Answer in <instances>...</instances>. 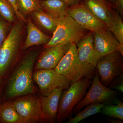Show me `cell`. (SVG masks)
<instances>
[{
    "instance_id": "obj_23",
    "label": "cell",
    "mask_w": 123,
    "mask_h": 123,
    "mask_svg": "<svg viewBox=\"0 0 123 123\" xmlns=\"http://www.w3.org/2000/svg\"><path fill=\"white\" fill-rule=\"evenodd\" d=\"M116 103L115 105L105 104L101 109V113L110 118L119 119L123 121V102L118 100Z\"/></svg>"
},
{
    "instance_id": "obj_8",
    "label": "cell",
    "mask_w": 123,
    "mask_h": 123,
    "mask_svg": "<svg viewBox=\"0 0 123 123\" xmlns=\"http://www.w3.org/2000/svg\"><path fill=\"white\" fill-rule=\"evenodd\" d=\"M33 78L38 86L42 96H48L56 89H67L72 82L54 69L34 70Z\"/></svg>"
},
{
    "instance_id": "obj_4",
    "label": "cell",
    "mask_w": 123,
    "mask_h": 123,
    "mask_svg": "<svg viewBox=\"0 0 123 123\" xmlns=\"http://www.w3.org/2000/svg\"><path fill=\"white\" fill-rule=\"evenodd\" d=\"M58 20L57 27L53 36L45 44L44 49L61 43L77 44L86 34V30L79 25L68 15Z\"/></svg>"
},
{
    "instance_id": "obj_1",
    "label": "cell",
    "mask_w": 123,
    "mask_h": 123,
    "mask_svg": "<svg viewBox=\"0 0 123 123\" xmlns=\"http://www.w3.org/2000/svg\"><path fill=\"white\" fill-rule=\"evenodd\" d=\"M39 53L36 49L26 53L5 80L2 102L35 92L33 74Z\"/></svg>"
},
{
    "instance_id": "obj_29",
    "label": "cell",
    "mask_w": 123,
    "mask_h": 123,
    "mask_svg": "<svg viewBox=\"0 0 123 123\" xmlns=\"http://www.w3.org/2000/svg\"><path fill=\"white\" fill-rule=\"evenodd\" d=\"M65 2L69 8L75 6L80 3V0H60Z\"/></svg>"
},
{
    "instance_id": "obj_18",
    "label": "cell",
    "mask_w": 123,
    "mask_h": 123,
    "mask_svg": "<svg viewBox=\"0 0 123 123\" xmlns=\"http://www.w3.org/2000/svg\"><path fill=\"white\" fill-rule=\"evenodd\" d=\"M0 123H26L11 100L2 102L0 105Z\"/></svg>"
},
{
    "instance_id": "obj_27",
    "label": "cell",
    "mask_w": 123,
    "mask_h": 123,
    "mask_svg": "<svg viewBox=\"0 0 123 123\" xmlns=\"http://www.w3.org/2000/svg\"><path fill=\"white\" fill-rule=\"evenodd\" d=\"M118 79L113 82L111 85V88L116 89L120 92H123V74L119 76Z\"/></svg>"
},
{
    "instance_id": "obj_24",
    "label": "cell",
    "mask_w": 123,
    "mask_h": 123,
    "mask_svg": "<svg viewBox=\"0 0 123 123\" xmlns=\"http://www.w3.org/2000/svg\"><path fill=\"white\" fill-rule=\"evenodd\" d=\"M0 16L9 23L16 21L15 11L7 0H0Z\"/></svg>"
},
{
    "instance_id": "obj_6",
    "label": "cell",
    "mask_w": 123,
    "mask_h": 123,
    "mask_svg": "<svg viewBox=\"0 0 123 123\" xmlns=\"http://www.w3.org/2000/svg\"><path fill=\"white\" fill-rule=\"evenodd\" d=\"M91 84L89 91L74 108L73 114H76L89 104L94 103L105 104L114 100L116 91L102 84L96 69Z\"/></svg>"
},
{
    "instance_id": "obj_33",
    "label": "cell",
    "mask_w": 123,
    "mask_h": 123,
    "mask_svg": "<svg viewBox=\"0 0 123 123\" xmlns=\"http://www.w3.org/2000/svg\"><path fill=\"white\" fill-rule=\"evenodd\" d=\"M107 1L110 2V4H114L115 2L116 1V0H107Z\"/></svg>"
},
{
    "instance_id": "obj_21",
    "label": "cell",
    "mask_w": 123,
    "mask_h": 123,
    "mask_svg": "<svg viewBox=\"0 0 123 123\" xmlns=\"http://www.w3.org/2000/svg\"><path fill=\"white\" fill-rule=\"evenodd\" d=\"M108 30L113 34L119 43L123 44V23L118 13L112 12L111 22Z\"/></svg>"
},
{
    "instance_id": "obj_28",
    "label": "cell",
    "mask_w": 123,
    "mask_h": 123,
    "mask_svg": "<svg viewBox=\"0 0 123 123\" xmlns=\"http://www.w3.org/2000/svg\"><path fill=\"white\" fill-rule=\"evenodd\" d=\"M115 6L118 11L121 17L123 15V0H116L114 4Z\"/></svg>"
},
{
    "instance_id": "obj_32",
    "label": "cell",
    "mask_w": 123,
    "mask_h": 123,
    "mask_svg": "<svg viewBox=\"0 0 123 123\" xmlns=\"http://www.w3.org/2000/svg\"><path fill=\"white\" fill-rule=\"evenodd\" d=\"M114 119H108V120L109 121V122H111V123H123L122 120L119 119L114 118Z\"/></svg>"
},
{
    "instance_id": "obj_22",
    "label": "cell",
    "mask_w": 123,
    "mask_h": 123,
    "mask_svg": "<svg viewBox=\"0 0 123 123\" xmlns=\"http://www.w3.org/2000/svg\"><path fill=\"white\" fill-rule=\"evenodd\" d=\"M18 10L24 17L33 11L42 9L39 0H17Z\"/></svg>"
},
{
    "instance_id": "obj_25",
    "label": "cell",
    "mask_w": 123,
    "mask_h": 123,
    "mask_svg": "<svg viewBox=\"0 0 123 123\" xmlns=\"http://www.w3.org/2000/svg\"><path fill=\"white\" fill-rule=\"evenodd\" d=\"M9 24L0 16V48L6 39L9 32Z\"/></svg>"
},
{
    "instance_id": "obj_14",
    "label": "cell",
    "mask_w": 123,
    "mask_h": 123,
    "mask_svg": "<svg viewBox=\"0 0 123 123\" xmlns=\"http://www.w3.org/2000/svg\"><path fill=\"white\" fill-rule=\"evenodd\" d=\"M93 34L95 50L99 59L117 51L119 43L109 30L101 32H93Z\"/></svg>"
},
{
    "instance_id": "obj_2",
    "label": "cell",
    "mask_w": 123,
    "mask_h": 123,
    "mask_svg": "<svg viewBox=\"0 0 123 123\" xmlns=\"http://www.w3.org/2000/svg\"><path fill=\"white\" fill-rule=\"evenodd\" d=\"M23 22L19 21L10 31L0 48V80H5L17 63L23 50Z\"/></svg>"
},
{
    "instance_id": "obj_9",
    "label": "cell",
    "mask_w": 123,
    "mask_h": 123,
    "mask_svg": "<svg viewBox=\"0 0 123 123\" xmlns=\"http://www.w3.org/2000/svg\"><path fill=\"white\" fill-rule=\"evenodd\" d=\"M13 99L15 109L26 123L44 122L39 98L31 94Z\"/></svg>"
},
{
    "instance_id": "obj_19",
    "label": "cell",
    "mask_w": 123,
    "mask_h": 123,
    "mask_svg": "<svg viewBox=\"0 0 123 123\" xmlns=\"http://www.w3.org/2000/svg\"><path fill=\"white\" fill-rule=\"evenodd\" d=\"M31 15L40 26L52 33L57 27L58 20L48 14L42 9L33 11Z\"/></svg>"
},
{
    "instance_id": "obj_3",
    "label": "cell",
    "mask_w": 123,
    "mask_h": 123,
    "mask_svg": "<svg viewBox=\"0 0 123 123\" xmlns=\"http://www.w3.org/2000/svg\"><path fill=\"white\" fill-rule=\"evenodd\" d=\"M91 78L84 77L72 83L63 91L59 101L56 122L62 123L69 117L73 110L86 93L92 81Z\"/></svg>"
},
{
    "instance_id": "obj_15",
    "label": "cell",
    "mask_w": 123,
    "mask_h": 123,
    "mask_svg": "<svg viewBox=\"0 0 123 123\" xmlns=\"http://www.w3.org/2000/svg\"><path fill=\"white\" fill-rule=\"evenodd\" d=\"M84 4L96 17L106 24L108 28L113 12L110 2L106 0H85Z\"/></svg>"
},
{
    "instance_id": "obj_17",
    "label": "cell",
    "mask_w": 123,
    "mask_h": 123,
    "mask_svg": "<svg viewBox=\"0 0 123 123\" xmlns=\"http://www.w3.org/2000/svg\"><path fill=\"white\" fill-rule=\"evenodd\" d=\"M40 4L43 11L57 20L68 15V6L60 0H43Z\"/></svg>"
},
{
    "instance_id": "obj_31",
    "label": "cell",
    "mask_w": 123,
    "mask_h": 123,
    "mask_svg": "<svg viewBox=\"0 0 123 123\" xmlns=\"http://www.w3.org/2000/svg\"><path fill=\"white\" fill-rule=\"evenodd\" d=\"M117 51L119 52L122 56L123 55V44H121L119 43L118 49H117Z\"/></svg>"
},
{
    "instance_id": "obj_11",
    "label": "cell",
    "mask_w": 123,
    "mask_h": 123,
    "mask_svg": "<svg viewBox=\"0 0 123 123\" xmlns=\"http://www.w3.org/2000/svg\"><path fill=\"white\" fill-rule=\"evenodd\" d=\"M54 69L72 83L81 79V68L76 43H71L68 50Z\"/></svg>"
},
{
    "instance_id": "obj_13",
    "label": "cell",
    "mask_w": 123,
    "mask_h": 123,
    "mask_svg": "<svg viewBox=\"0 0 123 123\" xmlns=\"http://www.w3.org/2000/svg\"><path fill=\"white\" fill-rule=\"evenodd\" d=\"M64 88L56 89L48 96L39 98L41 111L44 123H56L59 101Z\"/></svg>"
},
{
    "instance_id": "obj_16",
    "label": "cell",
    "mask_w": 123,
    "mask_h": 123,
    "mask_svg": "<svg viewBox=\"0 0 123 123\" xmlns=\"http://www.w3.org/2000/svg\"><path fill=\"white\" fill-rule=\"evenodd\" d=\"M27 35L24 42L23 50H25L30 47L41 44H46L51 38L38 29L29 18L27 21Z\"/></svg>"
},
{
    "instance_id": "obj_5",
    "label": "cell",
    "mask_w": 123,
    "mask_h": 123,
    "mask_svg": "<svg viewBox=\"0 0 123 123\" xmlns=\"http://www.w3.org/2000/svg\"><path fill=\"white\" fill-rule=\"evenodd\" d=\"M77 49L81 68V79L91 78L93 76L98 62V57L94 46L93 32L86 34L77 43Z\"/></svg>"
},
{
    "instance_id": "obj_20",
    "label": "cell",
    "mask_w": 123,
    "mask_h": 123,
    "mask_svg": "<svg viewBox=\"0 0 123 123\" xmlns=\"http://www.w3.org/2000/svg\"><path fill=\"white\" fill-rule=\"evenodd\" d=\"M105 104L103 103H94L89 104L81 111L77 112L74 117L70 118L67 123H77L87 117L98 113H101L102 108Z\"/></svg>"
},
{
    "instance_id": "obj_10",
    "label": "cell",
    "mask_w": 123,
    "mask_h": 123,
    "mask_svg": "<svg viewBox=\"0 0 123 123\" xmlns=\"http://www.w3.org/2000/svg\"><path fill=\"white\" fill-rule=\"evenodd\" d=\"M68 12L79 25L87 30L96 32L108 30L106 24L96 17L84 3L69 7Z\"/></svg>"
},
{
    "instance_id": "obj_30",
    "label": "cell",
    "mask_w": 123,
    "mask_h": 123,
    "mask_svg": "<svg viewBox=\"0 0 123 123\" xmlns=\"http://www.w3.org/2000/svg\"><path fill=\"white\" fill-rule=\"evenodd\" d=\"M5 80H0V105L2 103L3 90Z\"/></svg>"
},
{
    "instance_id": "obj_12",
    "label": "cell",
    "mask_w": 123,
    "mask_h": 123,
    "mask_svg": "<svg viewBox=\"0 0 123 123\" xmlns=\"http://www.w3.org/2000/svg\"><path fill=\"white\" fill-rule=\"evenodd\" d=\"M72 43H61L45 48L36 61L34 70L55 69Z\"/></svg>"
},
{
    "instance_id": "obj_7",
    "label": "cell",
    "mask_w": 123,
    "mask_h": 123,
    "mask_svg": "<svg viewBox=\"0 0 123 123\" xmlns=\"http://www.w3.org/2000/svg\"><path fill=\"white\" fill-rule=\"evenodd\" d=\"M122 55L116 51L101 57L96 66V70L100 81L107 86L114 79L123 73Z\"/></svg>"
},
{
    "instance_id": "obj_26",
    "label": "cell",
    "mask_w": 123,
    "mask_h": 123,
    "mask_svg": "<svg viewBox=\"0 0 123 123\" xmlns=\"http://www.w3.org/2000/svg\"><path fill=\"white\" fill-rule=\"evenodd\" d=\"M13 7L14 11H15L16 17L17 18L19 21H22L24 22L27 23V20L25 18L22 14L18 10V8L17 4V0H7Z\"/></svg>"
}]
</instances>
